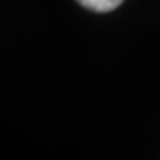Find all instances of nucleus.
Wrapping results in <instances>:
<instances>
[{"label":"nucleus","instance_id":"1","mask_svg":"<svg viewBox=\"0 0 160 160\" xmlns=\"http://www.w3.org/2000/svg\"><path fill=\"white\" fill-rule=\"evenodd\" d=\"M75 2H79L83 8L91 10V12H112V10H116L123 0H75Z\"/></svg>","mask_w":160,"mask_h":160}]
</instances>
